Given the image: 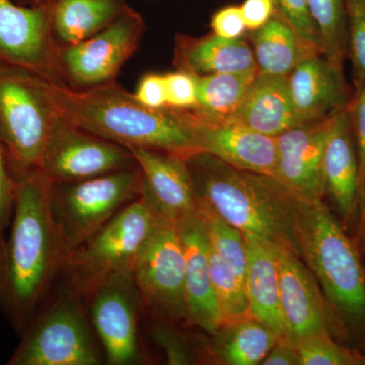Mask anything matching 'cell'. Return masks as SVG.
I'll use <instances>...</instances> for the list:
<instances>
[{
	"mask_svg": "<svg viewBox=\"0 0 365 365\" xmlns=\"http://www.w3.org/2000/svg\"><path fill=\"white\" fill-rule=\"evenodd\" d=\"M244 235L247 248L244 288L252 314L285 338L276 245L255 235L244 232Z\"/></svg>",
	"mask_w": 365,
	"mask_h": 365,
	"instance_id": "obj_21",
	"label": "cell"
},
{
	"mask_svg": "<svg viewBox=\"0 0 365 365\" xmlns=\"http://www.w3.org/2000/svg\"><path fill=\"white\" fill-rule=\"evenodd\" d=\"M262 365H300L299 353L292 341L281 338L268 353Z\"/></svg>",
	"mask_w": 365,
	"mask_h": 365,
	"instance_id": "obj_41",
	"label": "cell"
},
{
	"mask_svg": "<svg viewBox=\"0 0 365 365\" xmlns=\"http://www.w3.org/2000/svg\"><path fill=\"white\" fill-rule=\"evenodd\" d=\"M333 117L294 127L275 137V175L299 201H324L327 195L324 153Z\"/></svg>",
	"mask_w": 365,
	"mask_h": 365,
	"instance_id": "obj_15",
	"label": "cell"
},
{
	"mask_svg": "<svg viewBox=\"0 0 365 365\" xmlns=\"http://www.w3.org/2000/svg\"><path fill=\"white\" fill-rule=\"evenodd\" d=\"M141 104L153 109L167 108V90H165V74H145L139 81L133 93Z\"/></svg>",
	"mask_w": 365,
	"mask_h": 365,
	"instance_id": "obj_39",
	"label": "cell"
},
{
	"mask_svg": "<svg viewBox=\"0 0 365 365\" xmlns=\"http://www.w3.org/2000/svg\"><path fill=\"white\" fill-rule=\"evenodd\" d=\"M327 194L332 199L346 230L355 227L359 213V158L347 109L333 117L324 153Z\"/></svg>",
	"mask_w": 365,
	"mask_h": 365,
	"instance_id": "obj_19",
	"label": "cell"
},
{
	"mask_svg": "<svg viewBox=\"0 0 365 365\" xmlns=\"http://www.w3.org/2000/svg\"><path fill=\"white\" fill-rule=\"evenodd\" d=\"M173 63L196 76L258 71L253 50L244 37L228 40L213 33L203 37L178 34Z\"/></svg>",
	"mask_w": 365,
	"mask_h": 365,
	"instance_id": "obj_22",
	"label": "cell"
},
{
	"mask_svg": "<svg viewBox=\"0 0 365 365\" xmlns=\"http://www.w3.org/2000/svg\"><path fill=\"white\" fill-rule=\"evenodd\" d=\"M208 254L209 271L220 313V327L253 318L242 281L210 248Z\"/></svg>",
	"mask_w": 365,
	"mask_h": 365,
	"instance_id": "obj_30",
	"label": "cell"
},
{
	"mask_svg": "<svg viewBox=\"0 0 365 365\" xmlns=\"http://www.w3.org/2000/svg\"><path fill=\"white\" fill-rule=\"evenodd\" d=\"M137 167L131 151L57 116L41 170L52 182L81 181Z\"/></svg>",
	"mask_w": 365,
	"mask_h": 365,
	"instance_id": "obj_12",
	"label": "cell"
},
{
	"mask_svg": "<svg viewBox=\"0 0 365 365\" xmlns=\"http://www.w3.org/2000/svg\"><path fill=\"white\" fill-rule=\"evenodd\" d=\"M186 258L185 299L187 325L208 334L220 328L212 281L209 271L208 240L198 213L177 225Z\"/></svg>",
	"mask_w": 365,
	"mask_h": 365,
	"instance_id": "obj_20",
	"label": "cell"
},
{
	"mask_svg": "<svg viewBox=\"0 0 365 365\" xmlns=\"http://www.w3.org/2000/svg\"><path fill=\"white\" fill-rule=\"evenodd\" d=\"M309 11L327 58L344 66L348 57L346 0H309Z\"/></svg>",
	"mask_w": 365,
	"mask_h": 365,
	"instance_id": "obj_29",
	"label": "cell"
},
{
	"mask_svg": "<svg viewBox=\"0 0 365 365\" xmlns=\"http://www.w3.org/2000/svg\"><path fill=\"white\" fill-rule=\"evenodd\" d=\"M151 337L162 348L168 364H192L200 359L188 339L169 324L158 323L153 326Z\"/></svg>",
	"mask_w": 365,
	"mask_h": 365,
	"instance_id": "obj_33",
	"label": "cell"
},
{
	"mask_svg": "<svg viewBox=\"0 0 365 365\" xmlns=\"http://www.w3.org/2000/svg\"><path fill=\"white\" fill-rule=\"evenodd\" d=\"M186 258L176 225H157L134 264L132 277L143 304L174 319H186Z\"/></svg>",
	"mask_w": 365,
	"mask_h": 365,
	"instance_id": "obj_13",
	"label": "cell"
},
{
	"mask_svg": "<svg viewBox=\"0 0 365 365\" xmlns=\"http://www.w3.org/2000/svg\"><path fill=\"white\" fill-rule=\"evenodd\" d=\"M18 181L14 179L7 165L6 150L0 139V246L13 220L16 205Z\"/></svg>",
	"mask_w": 365,
	"mask_h": 365,
	"instance_id": "obj_37",
	"label": "cell"
},
{
	"mask_svg": "<svg viewBox=\"0 0 365 365\" xmlns=\"http://www.w3.org/2000/svg\"><path fill=\"white\" fill-rule=\"evenodd\" d=\"M21 4H34V0H16Z\"/></svg>",
	"mask_w": 365,
	"mask_h": 365,
	"instance_id": "obj_44",
	"label": "cell"
},
{
	"mask_svg": "<svg viewBox=\"0 0 365 365\" xmlns=\"http://www.w3.org/2000/svg\"><path fill=\"white\" fill-rule=\"evenodd\" d=\"M297 212L299 256L318 281L343 340L365 341L364 254L324 201H297Z\"/></svg>",
	"mask_w": 365,
	"mask_h": 365,
	"instance_id": "obj_4",
	"label": "cell"
},
{
	"mask_svg": "<svg viewBox=\"0 0 365 365\" xmlns=\"http://www.w3.org/2000/svg\"><path fill=\"white\" fill-rule=\"evenodd\" d=\"M57 116L126 148L162 151L182 158L198 153L196 117L191 110L153 109L116 81L76 90L40 78Z\"/></svg>",
	"mask_w": 365,
	"mask_h": 365,
	"instance_id": "obj_2",
	"label": "cell"
},
{
	"mask_svg": "<svg viewBox=\"0 0 365 365\" xmlns=\"http://www.w3.org/2000/svg\"><path fill=\"white\" fill-rule=\"evenodd\" d=\"M39 78L0 62V139L16 180L41 170L56 119Z\"/></svg>",
	"mask_w": 365,
	"mask_h": 365,
	"instance_id": "obj_6",
	"label": "cell"
},
{
	"mask_svg": "<svg viewBox=\"0 0 365 365\" xmlns=\"http://www.w3.org/2000/svg\"><path fill=\"white\" fill-rule=\"evenodd\" d=\"M198 215L207 237L209 248L225 262L244 283L247 265L244 232L235 227L198 199Z\"/></svg>",
	"mask_w": 365,
	"mask_h": 365,
	"instance_id": "obj_28",
	"label": "cell"
},
{
	"mask_svg": "<svg viewBox=\"0 0 365 365\" xmlns=\"http://www.w3.org/2000/svg\"><path fill=\"white\" fill-rule=\"evenodd\" d=\"M347 111L351 122L353 137L359 158L360 202L365 180V83L355 86V91L352 93Z\"/></svg>",
	"mask_w": 365,
	"mask_h": 365,
	"instance_id": "obj_36",
	"label": "cell"
},
{
	"mask_svg": "<svg viewBox=\"0 0 365 365\" xmlns=\"http://www.w3.org/2000/svg\"><path fill=\"white\" fill-rule=\"evenodd\" d=\"M146 25L130 6L116 21L78 44L61 46L60 68L66 85L86 90L111 83L138 49Z\"/></svg>",
	"mask_w": 365,
	"mask_h": 365,
	"instance_id": "obj_9",
	"label": "cell"
},
{
	"mask_svg": "<svg viewBox=\"0 0 365 365\" xmlns=\"http://www.w3.org/2000/svg\"><path fill=\"white\" fill-rule=\"evenodd\" d=\"M53 0H34V4H50Z\"/></svg>",
	"mask_w": 365,
	"mask_h": 365,
	"instance_id": "obj_43",
	"label": "cell"
},
{
	"mask_svg": "<svg viewBox=\"0 0 365 365\" xmlns=\"http://www.w3.org/2000/svg\"><path fill=\"white\" fill-rule=\"evenodd\" d=\"M200 347V357L225 365H257L281 339L277 333L259 319H242L222 326L210 334Z\"/></svg>",
	"mask_w": 365,
	"mask_h": 365,
	"instance_id": "obj_24",
	"label": "cell"
},
{
	"mask_svg": "<svg viewBox=\"0 0 365 365\" xmlns=\"http://www.w3.org/2000/svg\"><path fill=\"white\" fill-rule=\"evenodd\" d=\"M83 297L106 362L138 364L143 356L138 322L143 300L132 275L107 278Z\"/></svg>",
	"mask_w": 365,
	"mask_h": 365,
	"instance_id": "obj_11",
	"label": "cell"
},
{
	"mask_svg": "<svg viewBox=\"0 0 365 365\" xmlns=\"http://www.w3.org/2000/svg\"><path fill=\"white\" fill-rule=\"evenodd\" d=\"M355 241L359 245L360 251L365 254V180L364 191L360 198L359 213H357L356 225H355Z\"/></svg>",
	"mask_w": 365,
	"mask_h": 365,
	"instance_id": "obj_42",
	"label": "cell"
},
{
	"mask_svg": "<svg viewBox=\"0 0 365 365\" xmlns=\"http://www.w3.org/2000/svg\"><path fill=\"white\" fill-rule=\"evenodd\" d=\"M60 50L53 32L52 2L28 6L0 0V62L64 83Z\"/></svg>",
	"mask_w": 365,
	"mask_h": 365,
	"instance_id": "obj_10",
	"label": "cell"
},
{
	"mask_svg": "<svg viewBox=\"0 0 365 365\" xmlns=\"http://www.w3.org/2000/svg\"><path fill=\"white\" fill-rule=\"evenodd\" d=\"M7 365H100L104 353L83 294L71 283L45 299Z\"/></svg>",
	"mask_w": 365,
	"mask_h": 365,
	"instance_id": "obj_5",
	"label": "cell"
},
{
	"mask_svg": "<svg viewBox=\"0 0 365 365\" xmlns=\"http://www.w3.org/2000/svg\"><path fill=\"white\" fill-rule=\"evenodd\" d=\"M128 7L125 0H53V32L61 46L78 44L111 25Z\"/></svg>",
	"mask_w": 365,
	"mask_h": 365,
	"instance_id": "obj_26",
	"label": "cell"
},
{
	"mask_svg": "<svg viewBox=\"0 0 365 365\" xmlns=\"http://www.w3.org/2000/svg\"><path fill=\"white\" fill-rule=\"evenodd\" d=\"M250 43L259 73L266 76L287 78L304 59L323 54L277 13L265 25L252 31Z\"/></svg>",
	"mask_w": 365,
	"mask_h": 365,
	"instance_id": "obj_25",
	"label": "cell"
},
{
	"mask_svg": "<svg viewBox=\"0 0 365 365\" xmlns=\"http://www.w3.org/2000/svg\"><path fill=\"white\" fill-rule=\"evenodd\" d=\"M185 160L201 202L245 234L299 256V200L277 178L237 169L208 153H195Z\"/></svg>",
	"mask_w": 365,
	"mask_h": 365,
	"instance_id": "obj_3",
	"label": "cell"
},
{
	"mask_svg": "<svg viewBox=\"0 0 365 365\" xmlns=\"http://www.w3.org/2000/svg\"><path fill=\"white\" fill-rule=\"evenodd\" d=\"M300 365H365V354L341 345L330 332L323 331L294 341Z\"/></svg>",
	"mask_w": 365,
	"mask_h": 365,
	"instance_id": "obj_31",
	"label": "cell"
},
{
	"mask_svg": "<svg viewBox=\"0 0 365 365\" xmlns=\"http://www.w3.org/2000/svg\"><path fill=\"white\" fill-rule=\"evenodd\" d=\"M276 252L285 338L294 343L304 336L327 331L343 339L337 319L314 274L300 257L289 250L276 246Z\"/></svg>",
	"mask_w": 365,
	"mask_h": 365,
	"instance_id": "obj_14",
	"label": "cell"
},
{
	"mask_svg": "<svg viewBox=\"0 0 365 365\" xmlns=\"http://www.w3.org/2000/svg\"><path fill=\"white\" fill-rule=\"evenodd\" d=\"M287 83L299 125L335 116L347 109L352 97L343 66L323 54L300 62L287 76Z\"/></svg>",
	"mask_w": 365,
	"mask_h": 365,
	"instance_id": "obj_17",
	"label": "cell"
},
{
	"mask_svg": "<svg viewBox=\"0 0 365 365\" xmlns=\"http://www.w3.org/2000/svg\"><path fill=\"white\" fill-rule=\"evenodd\" d=\"M158 220L140 197L128 204L67 255L62 269L67 281L85 295L112 276L132 275L137 257Z\"/></svg>",
	"mask_w": 365,
	"mask_h": 365,
	"instance_id": "obj_8",
	"label": "cell"
},
{
	"mask_svg": "<svg viewBox=\"0 0 365 365\" xmlns=\"http://www.w3.org/2000/svg\"><path fill=\"white\" fill-rule=\"evenodd\" d=\"M138 167L81 181L52 182L50 206L66 257L141 195Z\"/></svg>",
	"mask_w": 365,
	"mask_h": 365,
	"instance_id": "obj_7",
	"label": "cell"
},
{
	"mask_svg": "<svg viewBox=\"0 0 365 365\" xmlns=\"http://www.w3.org/2000/svg\"><path fill=\"white\" fill-rule=\"evenodd\" d=\"M276 13L294 28L300 37L322 51L321 41L314 25L309 0H274Z\"/></svg>",
	"mask_w": 365,
	"mask_h": 365,
	"instance_id": "obj_34",
	"label": "cell"
},
{
	"mask_svg": "<svg viewBox=\"0 0 365 365\" xmlns=\"http://www.w3.org/2000/svg\"><path fill=\"white\" fill-rule=\"evenodd\" d=\"M165 81L168 107L179 110H192L196 107V76L177 69L165 74Z\"/></svg>",
	"mask_w": 365,
	"mask_h": 365,
	"instance_id": "obj_35",
	"label": "cell"
},
{
	"mask_svg": "<svg viewBox=\"0 0 365 365\" xmlns=\"http://www.w3.org/2000/svg\"><path fill=\"white\" fill-rule=\"evenodd\" d=\"M259 72H230L196 76L197 104L192 111L208 121H225L242 104Z\"/></svg>",
	"mask_w": 365,
	"mask_h": 365,
	"instance_id": "obj_27",
	"label": "cell"
},
{
	"mask_svg": "<svg viewBox=\"0 0 365 365\" xmlns=\"http://www.w3.org/2000/svg\"><path fill=\"white\" fill-rule=\"evenodd\" d=\"M128 150L143 176L140 198L158 220L178 225L198 213V197L185 158L146 148Z\"/></svg>",
	"mask_w": 365,
	"mask_h": 365,
	"instance_id": "obj_16",
	"label": "cell"
},
{
	"mask_svg": "<svg viewBox=\"0 0 365 365\" xmlns=\"http://www.w3.org/2000/svg\"><path fill=\"white\" fill-rule=\"evenodd\" d=\"M194 114L198 153H208L237 169L275 175L277 146L274 137L228 120L208 121Z\"/></svg>",
	"mask_w": 365,
	"mask_h": 365,
	"instance_id": "obj_18",
	"label": "cell"
},
{
	"mask_svg": "<svg viewBox=\"0 0 365 365\" xmlns=\"http://www.w3.org/2000/svg\"><path fill=\"white\" fill-rule=\"evenodd\" d=\"M241 9L250 32L265 25L276 13L274 0H245Z\"/></svg>",
	"mask_w": 365,
	"mask_h": 365,
	"instance_id": "obj_40",
	"label": "cell"
},
{
	"mask_svg": "<svg viewBox=\"0 0 365 365\" xmlns=\"http://www.w3.org/2000/svg\"><path fill=\"white\" fill-rule=\"evenodd\" d=\"M210 26L211 33L228 40L240 39L248 31L241 6H225L216 11L211 18Z\"/></svg>",
	"mask_w": 365,
	"mask_h": 365,
	"instance_id": "obj_38",
	"label": "cell"
},
{
	"mask_svg": "<svg viewBox=\"0 0 365 365\" xmlns=\"http://www.w3.org/2000/svg\"><path fill=\"white\" fill-rule=\"evenodd\" d=\"M16 181L13 220L0 246V311L21 335L63 269L66 252L50 206L52 182L41 170Z\"/></svg>",
	"mask_w": 365,
	"mask_h": 365,
	"instance_id": "obj_1",
	"label": "cell"
},
{
	"mask_svg": "<svg viewBox=\"0 0 365 365\" xmlns=\"http://www.w3.org/2000/svg\"><path fill=\"white\" fill-rule=\"evenodd\" d=\"M348 57L355 86L365 83V0H346Z\"/></svg>",
	"mask_w": 365,
	"mask_h": 365,
	"instance_id": "obj_32",
	"label": "cell"
},
{
	"mask_svg": "<svg viewBox=\"0 0 365 365\" xmlns=\"http://www.w3.org/2000/svg\"><path fill=\"white\" fill-rule=\"evenodd\" d=\"M227 120L274 138L300 126L287 78L258 73L242 104Z\"/></svg>",
	"mask_w": 365,
	"mask_h": 365,
	"instance_id": "obj_23",
	"label": "cell"
}]
</instances>
